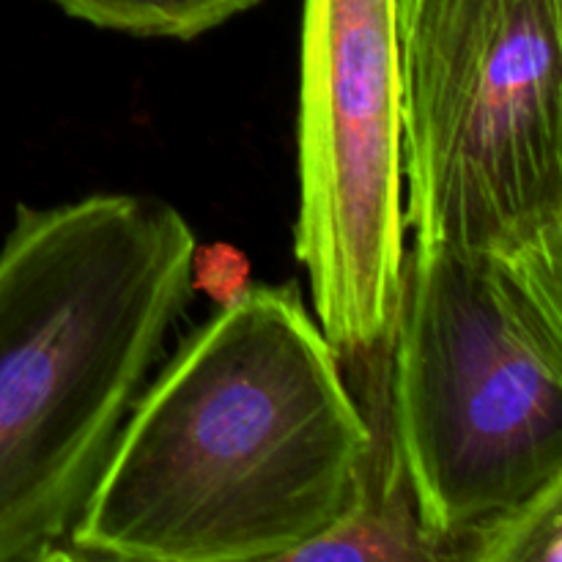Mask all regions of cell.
Segmentation results:
<instances>
[{"label": "cell", "instance_id": "cell-7", "mask_svg": "<svg viewBox=\"0 0 562 562\" xmlns=\"http://www.w3.org/2000/svg\"><path fill=\"white\" fill-rule=\"evenodd\" d=\"M66 14L132 36L195 38L258 0H53Z\"/></svg>", "mask_w": 562, "mask_h": 562}, {"label": "cell", "instance_id": "cell-9", "mask_svg": "<svg viewBox=\"0 0 562 562\" xmlns=\"http://www.w3.org/2000/svg\"><path fill=\"white\" fill-rule=\"evenodd\" d=\"M192 291H201L220 307L250 289V261L234 245H198L190 263Z\"/></svg>", "mask_w": 562, "mask_h": 562}, {"label": "cell", "instance_id": "cell-3", "mask_svg": "<svg viewBox=\"0 0 562 562\" xmlns=\"http://www.w3.org/2000/svg\"><path fill=\"white\" fill-rule=\"evenodd\" d=\"M390 409L417 516L442 558L470 560L560 475L562 371L488 252H406Z\"/></svg>", "mask_w": 562, "mask_h": 562}, {"label": "cell", "instance_id": "cell-8", "mask_svg": "<svg viewBox=\"0 0 562 562\" xmlns=\"http://www.w3.org/2000/svg\"><path fill=\"white\" fill-rule=\"evenodd\" d=\"M470 560L562 562V470L519 514L483 536Z\"/></svg>", "mask_w": 562, "mask_h": 562}, {"label": "cell", "instance_id": "cell-4", "mask_svg": "<svg viewBox=\"0 0 562 562\" xmlns=\"http://www.w3.org/2000/svg\"><path fill=\"white\" fill-rule=\"evenodd\" d=\"M415 245L494 252L562 209V0H401Z\"/></svg>", "mask_w": 562, "mask_h": 562}, {"label": "cell", "instance_id": "cell-6", "mask_svg": "<svg viewBox=\"0 0 562 562\" xmlns=\"http://www.w3.org/2000/svg\"><path fill=\"white\" fill-rule=\"evenodd\" d=\"M562 371V209L510 245L488 252Z\"/></svg>", "mask_w": 562, "mask_h": 562}, {"label": "cell", "instance_id": "cell-2", "mask_svg": "<svg viewBox=\"0 0 562 562\" xmlns=\"http://www.w3.org/2000/svg\"><path fill=\"white\" fill-rule=\"evenodd\" d=\"M195 247L157 198L16 209L0 245V562L66 554L192 291Z\"/></svg>", "mask_w": 562, "mask_h": 562}, {"label": "cell", "instance_id": "cell-1", "mask_svg": "<svg viewBox=\"0 0 562 562\" xmlns=\"http://www.w3.org/2000/svg\"><path fill=\"white\" fill-rule=\"evenodd\" d=\"M371 439L318 318L291 289L250 285L137 395L69 547L289 560L349 510Z\"/></svg>", "mask_w": 562, "mask_h": 562}, {"label": "cell", "instance_id": "cell-5", "mask_svg": "<svg viewBox=\"0 0 562 562\" xmlns=\"http://www.w3.org/2000/svg\"><path fill=\"white\" fill-rule=\"evenodd\" d=\"M294 247L338 355L390 338L406 261L401 0H305Z\"/></svg>", "mask_w": 562, "mask_h": 562}]
</instances>
